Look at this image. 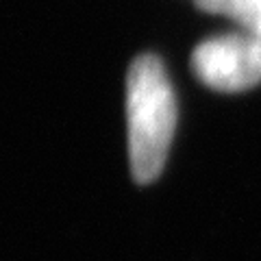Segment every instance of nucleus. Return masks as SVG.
<instances>
[{"instance_id":"nucleus-1","label":"nucleus","mask_w":261,"mask_h":261,"mask_svg":"<svg viewBox=\"0 0 261 261\" xmlns=\"http://www.w3.org/2000/svg\"><path fill=\"white\" fill-rule=\"evenodd\" d=\"M128 159L137 183H152L163 172L176 126V100L166 68L154 55L130 63L126 76Z\"/></svg>"},{"instance_id":"nucleus-2","label":"nucleus","mask_w":261,"mask_h":261,"mask_svg":"<svg viewBox=\"0 0 261 261\" xmlns=\"http://www.w3.org/2000/svg\"><path fill=\"white\" fill-rule=\"evenodd\" d=\"M192 70L218 92H244L261 83V33L242 31L205 39L192 55Z\"/></svg>"},{"instance_id":"nucleus-3","label":"nucleus","mask_w":261,"mask_h":261,"mask_svg":"<svg viewBox=\"0 0 261 261\" xmlns=\"http://www.w3.org/2000/svg\"><path fill=\"white\" fill-rule=\"evenodd\" d=\"M209 13L235 18L244 29H257L261 24V0H196Z\"/></svg>"}]
</instances>
